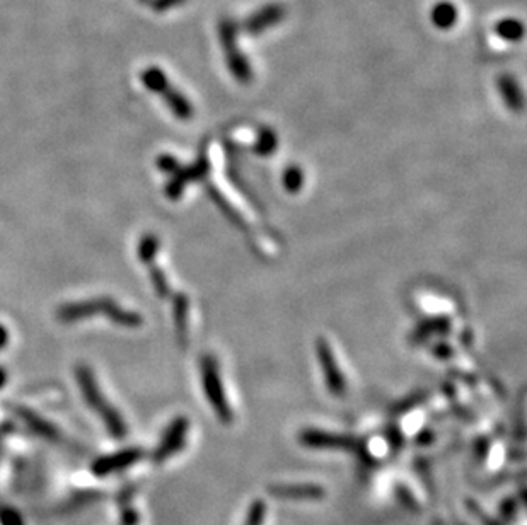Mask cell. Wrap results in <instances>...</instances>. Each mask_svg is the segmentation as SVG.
<instances>
[{
  "label": "cell",
  "instance_id": "obj_19",
  "mask_svg": "<svg viewBox=\"0 0 527 525\" xmlns=\"http://www.w3.org/2000/svg\"><path fill=\"white\" fill-rule=\"evenodd\" d=\"M150 278H152L154 288H156L159 297H168L169 293V285L168 280H166L164 273H162L161 268L157 266H150Z\"/></svg>",
  "mask_w": 527,
  "mask_h": 525
},
{
  "label": "cell",
  "instance_id": "obj_20",
  "mask_svg": "<svg viewBox=\"0 0 527 525\" xmlns=\"http://www.w3.org/2000/svg\"><path fill=\"white\" fill-rule=\"evenodd\" d=\"M174 316H176V327L180 333H185L186 318H188V300L183 295L178 297L176 306H174Z\"/></svg>",
  "mask_w": 527,
  "mask_h": 525
},
{
  "label": "cell",
  "instance_id": "obj_12",
  "mask_svg": "<svg viewBox=\"0 0 527 525\" xmlns=\"http://www.w3.org/2000/svg\"><path fill=\"white\" fill-rule=\"evenodd\" d=\"M497 86L498 91L502 92V98L507 106L512 111H521L522 106H524V96H522L517 80L512 75L503 73V75H500L497 79Z\"/></svg>",
  "mask_w": 527,
  "mask_h": 525
},
{
  "label": "cell",
  "instance_id": "obj_22",
  "mask_svg": "<svg viewBox=\"0 0 527 525\" xmlns=\"http://www.w3.org/2000/svg\"><path fill=\"white\" fill-rule=\"evenodd\" d=\"M277 147V138H275V133L271 130H263L261 135H259V145L258 149L261 152H271V150Z\"/></svg>",
  "mask_w": 527,
  "mask_h": 525
},
{
  "label": "cell",
  "instance_id": "obj_10",
  "mask_svg": "<svg viewBox=\"0 0 527 525\" xmlns=\"http://www.w3.org/2000/svg\"><path fill=\"white\" fill-rule=\"evenodd\" d=\"M301 442L308 447H314V449H348L352 447V442L347 437L319 430H305L301 435Z\"/></svg>",
  "mask_w": 527,
  "mask_h": 525
},
{
  "label": "cell",
  "instance_id": "obj_8",
  "mask_svg": "<svg viewBox=\"0 0 527 525\" xmlns=\"http://www.w3.org/2000/svg\"><path fill=\"white\" fill-rule=\"evenodd\" d=\"M285 17V7L280 3H268V6L261 7L254 14L244 21V31L250 36H258V34L265 33L266 29L273 28L278 22L284 21Z\"/></svg>",
  "mask_w": 527,
  "mask_h": 525
},
{
  "label": "cell",
  "instance_id": "obj_4",
  "mask_svg": "<svg viewBox=\"0 0 527 525\" xmlns=\"http://www.w3.org/2000/svg\"><path fill=\"white\" fill-rule=\"evenodd\" d=\"M201 380H203V391L207 396L208 403L214 408L215 415L222 423L232 422V409L229 406L226 392H224L222 379H220L219 367L214 357L207 355L201 360Z\"/></svg>",
  "mask_w": 527,
  "mask_h": 525
},
{
  "label": "cell",
  "instance_id": "obj_15",
  "mask_svg": "<svg viewBox=\"0 0 527 525\" xmlns=\"http://www.w3.org/2000/svg\"><path fill=\"white\" fill-rule=\"evenodd\" d=\"M21 418L28 423V427L34 431L36 435H40L45 440H55L58 437L57 428L52 423L45 422L43 418H40L38 415L31 411H21Z\"/></svg>",
  "mask_w": 527,
  "mask_h": 525
},
{
  "label": "cell",
  "instance_id": "obj_5",
  "mask_svg": "<svg viewBox=\"0 0 527 525\" xmlns=\"http://www.w3.org/2000/svg\"><path fill=\"white\" fill-rule=\"evenodd\" d=\"M188 428H189V423L185 416H178L174 422H171V424L168 427V430H166L164 435H162L161 442H159L156 450H154V454H152L154 462H164V461H168L169 457H173V455H176L178 452H180L186 443Z\"/></svg>",
  "mask_w": 527,
  "mask_h": 525
},
{
  "label": "cell",
  "instance_id": "obj_6",
  "mask_svg": "<svg viewBox=\"0 0 527 525\" xmlns=\"http://www.w3.org/2000/svg\"><path fill=\"white\" fill-rule=\"evenodd\" d=\"M143 452L137 447H130V449H123L120 452H115L111 455H103V457L96 459L92 462V473L96 476H110L113 473H120V471L129 469L130 466L137 464L142 459Z\"/></svg>",
  "mask_w": 527,
  "mask_h": 525
},
{
  "label": "cell",
  "instance_id": "obj_24",
  "mask_svg": "<svg viewBox=\"0 0 527 525\" xmlns=\"http://www.w3.org/2000/svg\"><path fill=\"white\" fill-rule=\"evenodd\" d=\"M185 0H154V9L156 10H168V9H173V7L180 6V3H183Z\"/></svg>",
  "mask_w": 527,
  "mask_h": 525
},
{
  "label": "cell",
  "instance_id": "obj_1",
  "mask_svg": "<svg viewBox=\"0 0 527 525\" xmlns=\"http://www.w3.org/2000/svg\"><path fill=\"white\" fill-rule=\"evenodd\" d=\"M94 314H103L110 321L125 327H137L142 324L140 314L118 306L113 299H108V297H96V299L67 304V306L58 309L57 318L60 323L71 324L84 321V319L92 318Z\"/></svg>",
  "mask_w": 527,
  "mask_h": 525
},
{
  "label": "cell",
  "instance_id": "obj_11",
  "mask_svg": "<svg viewBox=\"0 0 527 525\" xmlns=\"http://www.w3.org/2000/svg\"><path fill=\"white\" fill-rule=\"evenodd\" d=\"M457 17H459V10L451 0H439L430 10V21L437 29L442 31L454 28Z\"/></svg>",
  "mask_w": 527,
  "mask_h": 525
},
{
  "label": "cell",
  "instance_id": "obj_17",
  "mask_svg": "<svg viewBox=\"0 0 527 525\" xmlns=\"http://www.w3.org/2000/svg\"><path fill=\"white\" fill-rule=\"evenodd\" d=\"M159 249V241L156 235L147 234L143 235L140 244H138V256L143 262H154V258H156Z\"/></svg>",
  "mask_w": 527,
  "mask_h": 525
},
{
  "label": "cell",
  "instance_id": "obj_2",
  "mask_svg": "<svg viewBox=\"0 0 527 525\" xmlns=\"http://www.w3.org/2000/svg\"><path fill=\"white\" fill-rule=\"evenodd\" d=\"M75 379L77 384H79L80 392H82V397L86 399L87 406L91 409H94L96 415L103 420V423L106 424L108 431L116 438H122L127 435V423L125 420L122 418L120 411L111 406L108 403L106 396L101 392V387L96 380L94 374L92 370L89 369L86 365H79L75 369Z\"/></svg>",
  "mask_w": 527,
  "mask_h": 525
},
{
  "label": "cell",
  "instance_id": "obj_14",
  "mask_svg": "<svg viewBox=\"0 0 527 525\" xmlns=\"http://www.w3.org/2000/svg\"><path fill=\"white\" fill-rule=\"evenodd\" d=\"M493 31L498 38H502L503 41H510V43L521 41L524 38V24H522V21L514 17L500 19L495 24Z\"/></svg>",
  "mask_w": 527,
  "mask_h": 525
},
{
  "label": "cell",
  "instance_id": "obj_16",
  "mask_svg": "<svg viewBox=\"0 0 527 525\" xmlns=\"http://www.w3.org/2000/svg\"><path fill=\"white\" fill-rule=\"evenodd\" d=\"M142 82H143V86L149 89V91L156 92V94L162 92L166 87L169 86L166 73L157 67H150V68H147V71H143Z\"/></svg>",
  "mask_w": 527,
  "mask_h": 525
},
{
  "label": "cell",
  "instance_id": "obj_9",
  "mask_svg": "<svg viewBox=\"0 0 527 525\" xmlns=\"http://www.w3.org/2000/svg\"><path fill=\"white\" fill-rule=\"evenodd\" d=\"M270 495L282 500H321L324 489L317 485H277L270 486Z\"/></svg>",
  "mask_w": 527,
  "mask_h": 525
},
{
  "label": "cell",
  "instance_id": "obj_3",
  "mask_svg": "<svg viewBox=\"0 0 527 525\" xmlns=\"http://www.w3.org/2000/svg\"><path fill=\"white\" fill-rule=\"evenodd\" d=\"M238 34L239 28L232 19L224 17L219 22V41L226 55V64L231 71L232 77L238 82L247 84L253 79V68L247 61L246 55L238 48Z\"/></svg>",
  "mask_w": 527,
  "mask_h": 525
},
{
  "label": "cell",
  "instance_id": "obj_7",
  "mask_svg": "<svg viewBox=\"0 0 527 525\" xmlns=\"http://www.w3.org/2000/svg\"><path fill=\"white\" fill-rule=\"evenodd\" d=\"M316 350L317 360H319V364L324 370V379H326L329 392L335 394V396H340L347 389V382H345L342 370H340L338 364H336L335 355H333L331 348H329V345L324 339H317Z\"/></svg>",
  "mask_w": 527,
  "mask_h": 525
},
{
  "label": "cell",
  "instance_id": "obj_25",
  "mask_svg": "<svg viewBox=\"0 0 527 525\" xmlns=\"http://www.w3.org/2000/svg\"><path fill=\"white\" fill-rule=\"evenodd\" d=\"M9 339H10L9 331H7L6 326H2V324H0V350L6 348L7 343H9Z\"/></svg>",
  "mask_w": 527,
  "mask_h": 525
},
{
  "label": "cell",
  "instance_id": "obj_13",
  "mask_svg": "<svg viewBox=\"0 0 527 525\" xmlns=\"http://www.w3.org/2000/svg\"><path fill=\"white\" fill-rule=\"evenodd\" d=\"M164 96V103L168 104L169 110L173 111V114L180 119H192L193 118V106L192 103L188 101L186 96L181 94L178 89H174L171 86H168L164 91L161 92Z\"/></svg>",
  "mask_w": 527,
  "mask_h": 525
},
{
  "label": "cell",
  "instance_id": "obj_26",
  "mask_svg": "<svg viewBox=\"0 0 527 525\" xmlns=\"http://www.w3.org/2000/svg\"><path fill=\"white\" fill-rule=\"evenodd\" d=\"M7 379H9V377H7L6 370H3V369H0V389H2V387H3V385H6Z\"/></svg>",
  "mask_w": 527,
  "mask_h": 525
},
{
  "label": "cell",
  "instance_id": "obj_21",
  "mask_svg": "<svg viewBox=\"0 0 527 525\" xmlns=\"http://www.w3.org/2000/svg\"><path fill=\"white\" fill-rule=\"evenodd\" d=\"M284 179H285L287 190L297 191V190H301L302 183H304V175H302V171L299 168H290L289 171L285 172Z\"/></svg>",
  "mask_w": 527,
  "mask_h": 525
},
{
  "label": "cell",
  "instance_id": "obj_23",
  "mask_svg": "<svg viewBox=\"0 0 527 525\" xmlns=\"http://www.w3.org/2000/svg\"><path fill=\"white\" fill-rule=\"evenodd\" d=\"M0 524L2 525H24L22 522L21 515H19L15 510H10V508H6V510L0 512Z\"/></svg>",
  "mask_w": 527,
  "mask_h": 525
},
{
  "label": "cell",
  "instance_id": "obj_18",
  "mask_svg": "<svg viewBox=\"0 0 527 525\" xmlns=\"http://www.w3.org/2000/svg\"><path fill=\"white\" fill-rule=\"evenodd\" d=\"M266 517V505L261 500H257L251 503L250 510L246 515V525H263Z\"/></svg>",
  "mask_w": 527,
  "mask_h": 525
}]
</instances>
